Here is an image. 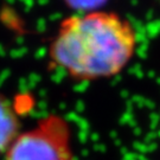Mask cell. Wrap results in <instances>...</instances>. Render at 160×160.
<instances>
[{"label": "cell", "instance_id": "obj_1", "mask_svg": "<svg viewBox=\"0 0 160 160\" xmlns=\"http://www.w3.org/2000/svg\"><path fill=\"white\" fill-rule=\"evenodd\" d=\"M138 31L128 18L108 10L64 18L49 48L51 63L82 82L121 74L137 53Z\"/></svg>", "mask_w": 160, "mask_h": 160}, {"label": "cell", "instance_id": "obj_2", "mask_svg": "<svg viewBox=\"0 0 160 160\" xmlns=\"http://www.w3.org/2000/svg\"><path fill=\"white\" fill-rule=\"evenodd\" d=\"M6 160H74L68 121L56 114L42 118L33 128L18 134Z\"/></svg>", "mask_w": 160, "mask_h": 160}, {"label": "cell", "instance_id": "obj_3", "mask_svg": "<svg viewBox=\"0 0 160 160\" xmlns=\"http://www.w3.org/2000/svg\"><path fill=\"white\" fill-rule=\"evenodd\" d=\"M20 122L16 107L0 92V153L6 152L19 134Z\"/></svg>", "mask_w": 160, "mask_h": 160}, {"label": "cell", "instance_id": "obj_4", "mask_svg": "<svg viewBox=\"0 0 160 160\" xmlns=\"http://www.w3.org/2000/svg\"><path fill=\"white\" fill-rule=\"evenodd\" d=\"M63 1L69 7L74 8L77 12H87L101 8V5H103L107 0H63Z\"/></svg>", "mask_w": 160, "mask_h": 160}]
</instances>
